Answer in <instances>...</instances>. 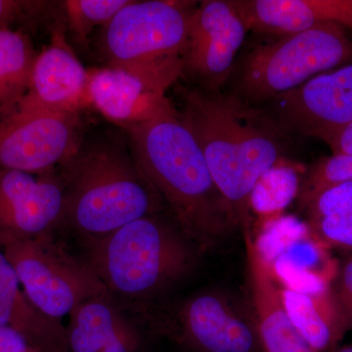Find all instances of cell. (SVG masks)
Listing matches in <instances>:
<instances>
[{
    "mask_svg": "<svg viewBox=\"0 0 352 352\" xmlns=\"http://www.w3.org/2000/svg\"><path fill=\"white\" fill-rule=\"evenodd\" d=\"M88 103L122 129L142 124L170 105L166 92L124 69L88 72Z\"/></svg>",
    "mask_w": 352,
    "mask_h": 352,
    "instance_id": "obj_16",
    "label": "cell"
},
{
    "mask_svg": "<svg viewBox=\"0 0 352 352\" xmlns=\"http://www.w3.org/2000/svg\"><path fill=\"white\" fill-rule=\"evenodd\" d=\"M352 63V39L337 24L287 34L256 48L245 59L239 83L248 103L272 100L310 78Z\"/></svg>",
    "mask_w": 352,
    "mask_h": 352,
    "instance_id": "obj_6",
    "label": "cell"
},
{
    "mask_svg": "<svg viewBox=\"0 0 352 352\" xmlns=\"http://www.w3.org/2000/svg\"><path fill=\"white\" fill-rule=\"evenodd\" d=\"M249 30L287 36L337 24L352 32V0H233Z\"/></svg>",
    "mask_w": 352,
    "mask_h": 352,
    "instance_id": "obj_17",
    "label": "cell"
},
{
    "mask_svg": "<svg viewBox=\"0 0 352 352\" xmlns=\"http://www.w3.org/2000/svg\"><path fill=\"white\" fill-rule=\"evenodd\" d=\"M82 142L78 113L0 111V171L52 173Z\"/></svg>",
    "mask_w": 352,
    "mask_h": 352,
    "instance_id": "obj_9",
    "label": "cell"
},
{
    "mask_svg": "<svg viewBox=\"0 0 352 352\" xmlns=\"http://www.w3.org/2000/svg\"><path fill=\"white\" fill-rule=\"evenodd\" d=\"M0 352H43L13 329L0 327Z\"/></svg>",
    "mask_w": 352,
    "mask_h": 352,
    "instance_id": "obj_29",
    "label": "cell"
},
{
    "mask_svg": "<svg viewBox=\"0 0 352 352\" xmlns=\"http://www.w3.org/2000/svg\"><path fill=\"white\" fill-rule=\"evenodd\" d=\"M318 139L329 146L333 155H352V122Z\"/></svg>",
    "mask_w": 352,
    "mask_h": 352,
    "instance_id": "obj_28",
    "label": "cell"
},
{
    "mask_svg": "<svg viewBox=\"0 0 352 352\" xmlns=\"http://www.w3.org/2000/svg\"><path fill=\"white\" fill-rule=\"evenodd\" d=\"M271 118L284 132L318 139L352 122V63L310 78L271 100Z\"/></svg>",
    "mask_w": 352,
    "mask_h": 352,
    "instance_id": "obj_12",
    "label": "cell"
},
{
    "mask_svg": "<svg viewBox=\"0 0 352 352\" xmlns=\"http://www.w3.org/2000/svg\"><path fill=\"white\" fill-rule=\"evenodd\" d=\"M57 173L63 185L59 229H67L82 243L105 237L134 220L168 212L126 141L111 136L82 141Z\"/></svg>",
    "mask_w": 352,
    "mask_h": 352,
    "instance_id": "obj_3",
    "label": "cell"
},
{
    "mask_svg": "<svg viewBox=\"0 0 352 352\" xmlns=\"http://www.w3.org/2000/svg\"><path fill=\"white\" fill-rule=\"evenodd\" d=\"M178 115L200 146L238 227L250 233L252 189L270 168L289 161L285 132L265 111L219 90L190 89Z\"/></svg>",
    "mask_w": 352,
    "mask_h": 352,
    "instance_id": "obj_1",
    "label": "cell"
},
{
    "mask_svg": "<svg viewBox=\"0 0 352 352\" xmlns=\"http://www.w3.org/2000/svg\"><path fill=\"white\" fill-rule=\"evenodd\" d=\"M182 352H184V351H182Z\"/></svg>",
    "mask_w": 352,
    "mask_h": 352,
    "instance_id": "obj_31",
    "label": "cell"
},
{
    "mask_svg": "<svg viewBox=\"0 0 352 352\" xmlns=\"http://www.w3.org/2000/svg\"><path fill=\"white\" fill-rule=\"evenodd\" d=\"M317 239L335 247L352 250V214L333 215L308 222Z\"/></svg>",
    "mask_w": 352,
    "mask_h": 352,
    "instance_id": "obj_25",
    "label": "cell"
},
{
    "mask_svg": "<svg viewBox=\"0 0 352 352\" xmlns=\"http://www.w3.org/2000/svg\"><path fill=\"white\" fill-rule=\"evenodd\" d=\"M82 244V258L109 293L144 311L188 279L205 252L168 212Z\"/></svg>",
    "mask_w": 352,
    "mask_h": 352,
    "instance_id": "obj_4",
    "label": "cell"
},
{
    "mask_svg": "<svg viewBox=\"0 0 352 352\" xmlns=\"http://www.w3.org/2000/svg\"><path fill=\"white\" fill-rule=\"evenodd\" d=\"M2 250L25 296L51 318L61 320L85 300L108 292L85 259L72 254L54 233L11 243Z\"/></svg>",
    "mask_w": 352,
    "mask_h": 352,
    "instance_id": "obj_8",
    "label": "cell"
},
{
    "mask_svg": "<svg viewBox=\"0 0 352 352\" xmlns=\"http://www.w3.org/2000/svg\"><path fill=\"white\" fill-rule=\"evenodd\" d=\"M46 6L47 3L43 1L0 0V28L34 19Z\"/></svg>",
    "mask_w": 352,
    "mask_h": 352,
    "instance_id": "obj_27",
    "label": "cell"
},
{
    "mask_svg": "<svg viewBox=\"0 0 352 352\" xmlns=\"http://www.w3.org/2000/svg\"><path fill=\"white\" fill-rule=\"evenodd\" d=\"M69 317L68 352H149L155 332L148 312L109 292L85 300Z\"/></svg>",
    "mask_w": 352,
    "mask_h": 352,
    "instance_id": "obj_11",
    "label": "cell"
},
{
    "mask_svg": "<svg viewBox=\"0 0 352 352\" xmlns=\"http://www.w3.org/2000/svg\"><path fill=\"white\" fill-rule=\"evenodd\" d=\"M308 222L333 215L352 214V182L333 185L320 192L305 208Z\"/></svg>",
    "mask_w": 352,
    "mask_h": 352,
    "instance_id": "obj_24",
    "label": "cell"
},
{
    "mask_svg": "<svg viewBox=\"0 0 352 352\" xmlns=\"http://www.w3.org/2000/svg\"><path fill=\"white\" fill-rule=\"evenodd\" d=\"M331 352H352V342L344 346L337 347Z\"/></svg>",
    "mask_w": 352,
    "mask_h": 352,
    "instance_id": "obj_30",
    "label": "cell"
},
{
    "mask_svg": "<svg viewBox=\"0 0 352 352\" xmlns=\"http://www.w3.org/2000/svg\"><path fill=\"white\" fill-rule=\"evenodd\" d=\"M63 212L57 170L45 175L0 171V248L55 233Z\"/></svg>",
    "mask_w": 352,
    "mask_h": 352,
    "instance_id": "obj_13",
    "label": "cell"
},
{
    "mask_svg": "<svg viewBox=\"0 0 352 352\" xmlns=\"http://www.w3.org/2000/svg\"><path fill=\"white\" fill-rule=\"evenodd\" d=\"M131 0H67L61 2L72 32L85 41L97 25H106Z\"/></svg>",
    "mask_w": 352,
    "mask_h": 352,
    "instance_id": "obj_23",
    "label": "cell"
},
{
    "mask_svg": "<svg viewBox=\"0 0 352 352\" xmlns=\"http://www.w3.org/2000/svg\"><path fill=\"white\" fill-rule=\"evenodd\" d=\"M282 300L296 330L314 352H331L349 329L330 286L314 293L281 288Z\"/></svg>",
    "mask_w": 352,
    "mask_h": 352,
    "instance_id": "obj_19",
    "label": "cell"
},
{
    "mask_svg": "<svg viewBox=\"0 0 352 352\" xmlns=\"http://www.w3.org/2000/svg\"><path fill=\"white\" fill-rule=\"evenodd\" d=\"M352 182V155H332L312 164L302 176L298 207L305 210L310 201L328 187Z\"/></svg>",
    "mask_w": 352,
    "mask_h": 352,
    "instance_id": "obj_22",
    "label": "cell"
},
{
    "mask_svg": "<svg viewBox=\"0 0 352 352\" xmlns=\"http://www.w3.org/2000/svg\"><path fill=\"white\" fill-rule=\"evenodd\" d=\"M124 131L139 168L204 252L212 251L239 228L200 146L171 104Z\"/></svg>",
    "mask_w": 352,
    "mask_h": 352,
    "instance_id": "obj_2",
    "label": "cell"
},
{
    "mask_svg": "<svg viewBox=\"0 0 352 352\" xmlns=\"http://www.w3.org/2000/svg\"><path fill=\"white\" fill-rule=\"evenodd\" d=\"M88 72L62 38L38 53L29 90L16 107L78 113L88 103Z\"/></svg>",
    "mask_w": 352,
    "mask_h": 352,
    "instance_id": "obj_14",
    "label": "cell"
},
{
    "mask_svg": "<svg viewBox=\"0 0 352 352\" xmlns=\"http://www.w3.org/2000/svg\"><path fill=\"white\" fill-rule=\"evenodd\" d=\"M302 170L298 164L286 162L270 168L256 183L250 198L251 212L263 219L274 220L300 193Z\"/></svg>",
    "mask_w": 352,
    "mask_h": 352,
    "instance_id": "obj_21",
    "label": "cell"
},
{
    "mask_svg": "<svg viewBox=\"0 0 352 352\" xmlns=\"http://www.w3.org/2000/svg\"><path fill=\"white\" fill-rule=\"evenodd\" d=\"M249 31L233 0H207L192 9L183 54V75L201 88L219 90L230 76Z\"/></svg>",
    "mask_w": 352,
    "mask_h": 352,
    "instance_id": "obj_10",
    "label": "cell"
},
{
    "mask_svg": "<svg viewBox=\"0 0 352 352\" xmlns=\"http://www.w3.org/2000/svg\"><path fill=\"white\" fill-rule=\"evenodd\" d=\"M0 327L13 329L43 352H68L66 326L32 305L1 248Z\"/></svg>",
    "mask_w": 352,
    "mask_h": 352,
    "instance_id": "obj_18",
    "label": "cell"
},
{
    "mask_svg": "<svg viewBox=\"0 0 352 352\" xmlns=\"http://www.w3.org/2000/svg\"><path fill=\"white\" fill-rule=\"evenodd\" d=\"M149 314L155 333L184 352H264L251 302L224 289H199L166 314Z\"/></svg>",
    "mask_w": 352,
    "mask_h": 352,
    "instance_id": "obj_7",
    "label": "cell"
},
{
    "mask_svg": "<svg viewBox=\"0 0 352 352\" xmlns=\"http://www.w3.org/2000/svg\"><path fill=\"white\" fill-rule=\"evenodd\" d=\"M38 55L25 32L0 28V111L15 108L24 98Z\"/></svg>",
    "mask_w": 352,
    "mask_h": 352,
    "instance_id": "obj_20",
    "label": "cell"
},
{
    "mask_svg": "<svg viewBox=\"0 0 352 352\" xmlns=\"http://www.w3.org/2000/svg\"><path fill=\"white\" fill-rule=\"evenodd\" d=\"M330 288L347 329L352 331V256L342 264Z\"/></svg>",
    "mask_w": 352,
    "mask_h": 352,
    "instance_id": "obj_26",
    "label": "cell"
},
{
    "mask_svg": "<svg viewBox=\"0 0 352 352\" xmlns=\"http://www.w3.org/2000/svg\"><path fill=\"white\" fill-rule=\"evenodd\" d=\"M248 285L264 352H314L294 326L282 300L281 288L256 250L251 233L245 234Z\"/></svg>",
    "mask_w": 352,
    "mask_h": 352,
    "instance_id": "obj_15",
    "label": "cell"
},
{
    "mask_svg": "<svg viewBox=\"0 0 352 352\" xmlns=\"http://www.w3.org/2000/svg\"><path fill=\"white\" fill-rule=\"evenodd\" d=\"M189 4L131 0L105 25L102 50L108 67L139 76L161 91L183 75Z\"/></svg>",
    "mask_w": 352,
    "mask_h": 352,
    "instance_id": "obj_5",
    "label": "cell"
}]
</instances>
